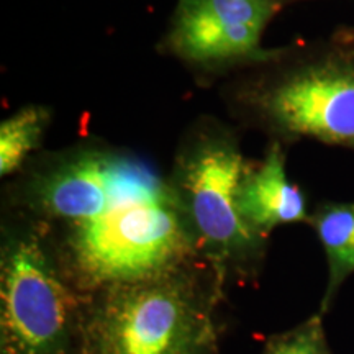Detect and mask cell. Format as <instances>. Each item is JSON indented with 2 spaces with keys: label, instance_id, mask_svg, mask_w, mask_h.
<instances>
[{
  "label": "cell",
  "instance_id": "obj_7",
  "mask_svg": "<svg viewBox=\"0 0 354 354\" xmlns=\"http://www.w3.org/2000/svg\"><path fill=\"white\" fill-rule=\"evenodd\" d=\"M286 159L284 145L271 141L261 161L248 162L238 185L241 218L263 240H269V234L282 225L310 220L307 197L287 176Z\"/></svg>",
  "mask_w": 354,
  "mask_h": 354
},
{
  "label": "cell",
  "instance_id": "obj_9",
  "mask_svg": "<svg viewBox=\"0 0 354 354\" xmlns=\"http://www.w3.org/2000/svg\"><path fill=\"white\" fill-rule=\"evenodd\" d=\"M51 123V110L26 105L0 123V176L19 174L38 151Z\"/></svg>",
  "mask_w": 354,
  "mask_h": 354
},
{
  "label": "cell",
  "instance_id": "obj_8",
  "mask_svg": "<svg viewBox=\"0 0 354 354\" xmlns=\"http://www.w3.org/2000/svg\"><path fill=\"white\" fill-rule=\"evenodd\" d=\"M308 225L315 232L328 263L322 315L333 304L343 282L354 274V202H323L310 214Z\"/></svg>",
  "mask_w": 354,
  "mask_h": 354
},
{
  "label": "cell",
  "instance_id": "obj_2",
  "mask_svg": "<svg viewBox=\"0 0 354 354\" xmlns=\"http://www.w3.org/2000/svg\"><path fill=\"white\" fill-rule=\"evenodd\" d=\"M243 127L282 145L313 140L354 153V28L272 48L221 88Z\"/></svg>",
  "mask_w": 354,
  "mask_h": 354
},
{
  "label": "cell",
  "instance_id": "obj_5",
  "mask_svg": "<svg viewBox=\"0 0 354 354\" xmlns=\"http://www.w3.org/2000/svg\"><path fill=\"white\" fill-rule=\"evenodd\" d=\"M79 292L35 225L8 228L0 254L2 354H69L86 317Z\"/></svg>",
  "mask_w": 354,
  "mask_h": 354
},
{
  "label": "cell",
  "instance_id": "obj_6",
  "mask_svg": "<svg viewBox=\"0 0 354 354\" xmlns=\"http://www.w3.org/2000/svg\"><path fill=\"white\" fill-rule=\"evenodd\" d=\"M282 0H179L161 50L202 76L238 73L263 63L261 44Z\"/></svg>",
  "mask_w": 354,
  "mask_h": 354
},
{
  "label": "cell",
  "instance_id": "obj_4",
  "mask_svg": "<svg viewBox=\"0 0 354 354\" xmlns=\"http://www.w3.org/2000/svg\"><path fill=\"white\" fill-rule=\"evenodd\" d=\"M248 162L233 128L201 117L180 138L167 176L198 256L221 277L254 271L268 243L238 210V185Z\"/></svg>",
  "mask_w": 354,
  "mask_h": 354
},
{
  "label": "cell",
  "instance_id": "obj_1",
  "mask_svg": "<svg viewBox=\"0 0 354 354\" xmlns=\"http://www.w3.org/2000/svg\"><path fill=\"white\" fill-rule=\"evenodd\" d=\"M81 292L143 281L201 259L167 177L99 140L26 162L7 190Z\"/></svg>",
  "mask_w": 354,
  "mask_h": 354
},
{
  "label": "cell",
  "instance_id": "obj_3",
  "mask_svg": "<svg viewBox=\"0 0 354 354\" xmlns=\"http://www.w3.org/2000/svg\"><path fill=\"white\" fill-rule=\"evenodd\" d=\"M221 279L198 259L162 276L95 292L84 317V354H212Z\"/></svg>",
  "mask_w": 354,
  "mask_h": 354
},
{
  "label": "cell",
  "instance_id": "obj_10",
  "mask_svg": "<svg viewBox=\"0 0 354 354\" xmlns=\"http://www.w3.org/2000/svg\"><path fill=\"white\" fill-rule=\"evenodd\" d=\"M263 354H333L326 342L322 315H315L268 343Z\"/></svg>",
  "mask_w": 354,
  "mask_h": 354
}]
</instances>
